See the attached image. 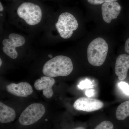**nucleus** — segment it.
Masks as SVG:
<instances>
[{"instance_id":"nucleus-1","label":"nucleus","mask_w":129,"mask_h":129,"mask_svg":"<svg viewBox=\"0 0 129 129\" xmlns=\"http://www.w3.org/2000/svg\"><path fill=\"white\" fill-rule=\"evenodd\" d=\"M73 69L71 59L66 56L59 55L47 61L44 65L42 72L45 76L54 78L68 76Z\"/></svg>"},{"instance_id":"nucleus-2","label":"nucleus","mask_w":129,"mask_h":129,"mask_svg":"<svg viewBox=\"0 0 129 129\" xmlns=\"http://www.w3.org/2000/svg\"><path fill=\"white\" fill-rule=\"evenodd\" d=\"M108 51L107 42L101 37L93 40L88 46L87 57L88 62L94 67H100L106 60Z\"/></svg>"},{"instance_id":"nucleus-3","label":"nucleus","mask_w":129,"mask_h":129,"mask_svg":"<svg viewBox=\"0 0 129 129\" xmlns=\"http://www.w3.org/2000/svg\"><path fill=\"white\" fill-rule=\"evenodd\" d=\"M18 15L29 25L38 24L41 21L42 12L40 7L30 2L21 4L17 11Z\"/></svg>"},{"instance_id":"nucleus-4","label":"nucleus","mask_w":129,"mask_h":129,"mask_svg":"<svg viewBox=\"0 0 129 129\" xmlns=\"http://www.w3.org/2000/svg\"><path fill=\"white\" fill-rule=\"evenodd\" d=\"M78 21L73 15L68 12L60 14L55 27L60 36L64 39L72 37L73 31L78 27Z\"/></svg>"},{"instance_id":"nucleus-5","label":"nucleus","mask_w":129,"mask_h":129,"mask_svg":"<svg viewBox=\"0 0 129 129\" xmlns=\"http://www.w3.org/2000/svg\"><path fill=\"white\" fill-rule=\"evenodd\" d=\"M45 112V106L40 103H34L25 109L19 118V122L23 125H29L41 118Z\"/></svg>"},{"instance_id":"nucleus-6","label":"nucleus","mask_w":129,"mask_h":129,"mask_svg":"<svg viewBox=\"0 0 129 129\" xmlns=\"http://www.w3.org/2000/svg\"><path fill=\"white\" fill-rule=\"evenodd\" d=\"M25 43V39L22 36L17 34H10L8 39H5L2 42L4 46L3 51L7 56L12 59H16L18 56L16 48L23 46Z\"/></svg>"},{"instance_id":"nucleus-7","label":"nucleus","mask_w":129,"mask_h":129,"mask_svg":"<svg viewBox=\"0 0 129 129\" xmlns=\"http://www.w3.org/2000/svg\"><path fill=\"white\" fill-rule=\"evenodd\" d=\"M103 102L98 99L81 97L75 102L74 108L79 111L86 112H93L99 110L103 107Z\"/></svg>"},{"instance_id":"nucleus-8","label":"nucleus","mask_w":129,"mask_h":129,"mask_svg":"<svg viewBox=\"0 0 129 129\" xmlns=\"http://www.w3.org/2000/svg\"><path fill=\"white\" fill-rule=\"evenodd\" d=\"M121 7L117 1L106 3L101 6L103 19L107 23L117 18L121 12Z\"/></svg>"},{"instance_id":"nucleus-9","label":"nucleus","mask_w":129,"mask_h":129,"mask_svg":"<svg viewBox=\"0 0 129 129\" xmlns=\"http://www.w3.org/2000/svg\"><path fill=\"white\" fill-rule=\"evenodd\" d=\"M6 90L10 94L20 97H26L33 92V88L30 84L25 82L17 84L11 83L7 86Z\"/></svg>"},{"instance_id":"nucleus-10","label":"nucleus","mask_w":129,"mask_h":129,"mask_svg":"<svg viewBox=\"0 0 129 129\" xmlns=\"http://www.w3.org/2000/svg\"><path fill=\"white\" fill-rule=\"evenodd\" d=\"M55 83V80L52 78L48 76H43L40 79L36 81L34 87L38 90H43V95L46 98H50L53 96L52 88Z\"/></svg>"},{"instance_id":"nucleus-11","label":"nucleus","mask_w":129,"mask_h":129,"mask_svg":"<svg viewBox=\"0 0 129 129\" xmlns=\"http://www.w3.org/2000/svg\"><path fill=\"white\" fill-rule=\"evenodd\" d=\"M129 69V55L123 54L119 56L116 59L115 72L119 80H124L127 78Z\"/></svg>"},{"instance_id":"nucleus-12","label":"nucleus","mask_w":129,"mask_h":129,"mask_svg":"<svg viewBox=\"0 0 129 129\" xmlns=\"http://www.w3.org/2000/svg\"><path fill=\"white\" fill-rule=\"evenodd\" d=\"M16 112L13 109L0 102V122L2 123H10L15 120Z\"/></svg>"},{"instance_id":"nucleus-13","label":"nucleus","mask_w":129,"mask_h":129,"mask_svg":"<svg viewBox=\"0 0 129 129\" xmlns=\"http://www.w3.org/2000/svg\"><path fill=\"white\" fill-rule=\"evenodd\" d=\"M115 115L119 120H124L129 116V101L125 102L118 106Z\"/></svg>"},{"instance_id":"nucleus-14","label":"nucleus","mask_w":129,"mask_h":129,"mask_svg":"<svg viewBox=\"0 0 129 129\" xmlns=\"http://www.w3.org/2000/svg\"><path fill=\"white\" fill-rule=\"evenodd\" d=\"M112 123L108 120H105L97 125L94 129H113Z\"/></svg>"},{"instance_id":"nucleus-15","label":"nucleus","mask_w":129,"mask_h":129,"mask_svg":"<svg viewBox=\"0 0 129 129\" xmlns=\"http://www.w3.org/2000/svg\"><path fill=\"white\" fill-rule=\"evenodd\" d=\"M118 0H87L88 3L92 5H102L106 3L117 1Z\"/></svg>"},{"instance_id":"nucleus-16","label":"nucleus","mask_w":129,"mask_h":129,"mask_svg":"<svg viewBox=\"0 0 129 129\" xmlns=\"http://www.w3.org/2000/svg\"><path fill=\"white\" fill-rule=\"evenodd\" d=\"M119 86L125 94L129 96V85L128 83L121 81L119 83Z\"/></svg>"},{"instance_id":"nucleus-17","label":"nucleus","mask_w":129,"mask_h":129,"mask_svg":"<svg viewBox=\"0 0 129 129\" xmlns=\"http://www.w3.org/2000/svg\"><path fill=\"white\" fill-rule=\"evenodd\" d=\"M91 84V82L89 80H86L81 81L78 85V87L80 89H83L84 88H88V86H90Z\"/></svg>"},{"instance_id":"nucleus-18","label":"nucleus","mask_w":129,"mask_h":129,"mask_svg":"<svg viewBox=\"0 0 129 129\" xmlns=\"http://www.w3.org/2000/svg\"><path fill=\"white\" fill-rule=\"evenodd\" d=\"M124 48L125 52L129 54V38H128L125 42Z\"/></svg>"},{"instance_id":"nucleus-19","label":"nucleus","mask_w":129,"mask_h":129,"mask_svg":"<svg viewBox=\"0 0 129 129\" xmlns=\"http://www.w3.org/2000/svg\"><path fill=\"white\" fill-rule=\"evenodd\" d=\"M86 95L89 97H90L94 94V90H89L86 91L85 92Z\"/></svg>"},{"instance_id":"nucleus-20","label":"nucleus","mask_w":129,"mask_h":129,"mask_svg":"<svg viewBox=\"0 0 129 129\" xmlns=\"http://www.w3.org/2000/svg\"><path fill=\"white\" fill-rule=\"evenodd\" d=\"M3 10V7L1 3H0V11H1V12H2Z\"/></svg>"},{"instance_id":"nucleus-21","label":"nucleus","mask_w":129,"mask_h":129,"mask_svg":"<svg viewBox=\"0 0 129 129\" xmlns=\"http://www.w3.org/2000/svg\"><path fill=\"white\" fill-rule=\"evenodd\" d=\"M74 129H85V128H84V127H77V128H75Z\"/></svg>"},{"instance_id":"nucleus-22","label":"nucleus","mask_w":129,"mask_h":129,"mask_svg":"<svg viewBox=\"0 0 129 129\" xmlns=\"http://www.w3.org/2000/svg\"><path fill=\"white\" fill-rule=\"evenodd\" d=\"M2 64V61L1 59H0V67H1Z\"/></svg>"}]
</instances>
